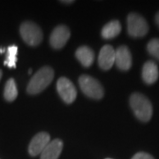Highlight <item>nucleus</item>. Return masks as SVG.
<instances>
[{
  "label": "nucleus",
  "instance_id": "obj_13",
  "mask_svg": "<svg viewBox=\"0 0 159 159\" xmlns=\"http://www.w3.org/2000/svg\"><path fill=\"white\" fill-rule=\"evenodd\" d=\"M75 56L80 61V63L85 67H89L93 64L94 59H95L94 51L88 46L79 47L75 52Z\"/></svg>",
  "mask_w": 159,
  "mask_h": 159
},
{
  "label": "nucleus",
  "instance_id": "obj_10",
  "mask_svg": "<svg viewBox=\"0 0 159 159\" xmlns=\"http://www.w3.org/2000/svg\"><path fill=\"white\" fill-rule=\"evenodd\" d=\"M98 64L102 70H109L115 64V50L111 45L102 46L98 56Z\"/></svg>",
  "mask_w": 159,
  "mask_h": 159
},
{
  "label": "nucleus",
  "instance_id": "obj_20",
  "mask_svg": "<svg viewBox=\"0 0 159 159\" xmlns=\"http://www.w3.org/2000/svg\"><path fill=\"white\" fill-rule=\"evenodd\" d=\"M62 3H65V4H70V3H74V1L73 0H71V1H61Z\"/></svg>",
  "mask_w": 159,
  "mask_h": 159
},
{
  "label": "nucleus",
  "instance_id": "obj_22",
  "mask_svg": "<svg viewBox=\"0 0 159 159\" xmlns=\"http://www.w3.org/2000/svg\"><path fill=\"white\" fill-rule=\"evenodd\" d=\"M105 159H112V158H105Z\"/></svg>",
  "mask_w": 159,
  "mask_h": 159
},
{
  "label": "nucleus",
  "instance_id": "obj_21",
  "mask_svg": "<svg viewBox=\"0 0 159 159\" xmlns=\"http://www.w3.org/2000/svg\"><path fill=\"white\" fill-rule=\"evenodd\" d=\"M2 74H3V73H2V71L0 70V80H1V78H2Z\"/></svg>",
  "mask_w": 159,
  "mask_h": 159
},
{
  "label": "nucleus",
  "instance_id": "obj_19",
  "mask_svg": "<svg viewBox=\"0 0 159 159\" xmlns=\"http://www.w3.org/2000/svg\"><path fill=\"white\" fill-rule=\"evenodd\" d=\"M155 20H156V23H157V25L158 26L159 28V11L156 14V17H155Z\"/></svg>",
  "mask_w": 159,
  "mask_h": 159
},
{
  "label": "nucleus",
  "instance_id": "obj_18",
  "mask_svg": "<svg viewBox=\"0 0 159 159\" xmlns=\"http://www.w3.org/2000/svg\"><path fill=\"white\" fill-rule=\"evenodd\" d=\"M132 159H155L151 156V155H149V154L146 153V152H138L136 153L133 157Z\"/></svg>",
  "mask_w": 159,
  "mask_h": 159
},
{
  "label": "nucleus",
  "instance_id": "obj_12",
  "mask_svg": "<svg viewBox=\"0 0 159 159\" xmlns=\"http://www.w3.org/2000/svg\"><path fill=\"white\" fill-rule=\"evenodd\" d=\"M63 149V142L59 139L51 141L41 153V159H58Z\"/></svg>",
  "mask_w": 159,
  "mask_h": 159
},
{
  "label": "nucleus",
  "instance_id": "obj_14",
  "mask_svg": "<svg viewBox=\"0 0 159 159\" xmlns=\"http://www.w3.org/2000/svg\"><path fill=\"white\" fill-rule=\"evenodd\" d=\"M121 32V24L119 20H111L102 29V36L104 39H112Z\"/></svg>",
  "mask_w": 159,
  "mask_h": 159
},
{
  "label": "nucleus",
  "instance_id": "obj_8",
  "mask_svg": "<svg viewBox=\"0 0 159 159\" xmlns=\"http://www.w3.org/2000/svg\"><path fill=\"white\" fill-rule=\"evenodd\" d=\"M51 142V137L49 134L42 132L37 134L32 141L30 142L29 146V152L32 157H35L37 155H41L43 150L45 148V147Z\"/></svg>",
  "mask_w": 159,
  "mask_h": 159
},
{
  "label": "nucleus",
  "instance_id": "obj_16",
  "mask_svg": "<svg viewBox=\"0 0 159 159\" xmlns=\"http://www.w3.org/2000/svg\"><path fill=\"white\" fill-rule=\"evenodd\" d=\"M17 53H18L17 46L11 45L8 47L6 60H5V65L7 66L9 68H14V67L16 66Z\"/></svg>",
  "mask_w": 159,
  "mask_h": 159
},
{
  "label": "nucleus",
  "instance_id": "obj_9",
  "mask_svg": "<svg viewBox=\"0 0 159 159\" xmlns=\"http://www.w3.org/2000/svg\"><path fill=\"white\" fill-rule=\"evenodd\" d=\"M115 64L121 71H128L132 66V55L125 45L119 46L115 51Z\"/></svg>",
  "mask_w": 159,
  "mask_h": 159
},
{
  "label": "nucleus",
  "instance_id": "obj_3",
  "mask_svg": "<svg viewBox=\"0 0 159 159\" xmlns=\"http://www.w3.org/2000/svg\"><path fill=\"white\" fill-rule=\"evenodd\" d=\"M127 32L132 37H143L148 32V22L142 15L132 12L127 16Z\"/></svg>",
  "mask_w": 159,
  "mask_h": 159
},
{
  "label": "nucleus",
  "instance_id": "obj_11",
  "mask_svg": "<svg viewBox=\"0 0 159 159\" xmlns=\"http://www.w3.org/2000/svg\"><path fill=\"white\" fill-rule=\"evenodd\" d=\"M142 77L143 81L148 85H152L156 83L159 77L157 65L152 60L147 61L142 66Z\"/></svg>",
  "mask_w": 159,
  "mask_h": 159
},
{
  "label": "nucleus",
  "instance_id": "obj_1",
  "mask_svg": "<svg viewBox=\"0 0 159 159\" xmlns=\"http://www.w3.org/2000/svg\"><path fill=\"white\" fill-rule=\"evenodd\" d=\"M130 106L137 119L148 122L153 114V107L147 97L141 93H134L130 97Z\"/></svg>",
  "mask_w": 159,
  "mask_h": 159
},
{
  "label": "nucleus",
  "instance_id": "obj_5",
  "mask_svg": "<svg viewBox=\"0 0 159 159\" xmlns=\"http://www.w3.org/2000/svg\"><path fill=\"white\" fill-rule=\"evenodd\" d=\"M79 84L82 92L87 97L93 99H101L103 97V89L97 80L89 75H81L79 78Z\"/></svg>",
  "mask_w": 159,
  "mask_h": 159
},
{
  "label": "nucleus",
  "instance_id": "obj_7",
  "mask_svg": "<svg viewBox=\"0 0 159 159\" xmlns=\"http://www.w3.org/2000/svg\"><path fill=\"white\" fill-rule=\"evenodd\" d=\"M70 38V30L65 25H59L52 31L50 37V43L53 49H61Z\"/></svg>",
  "mask_w": 159,
  "mask_h": 159
},
{
  "label": "nucleus",
  "instance_id": "obj_4",
  "mask_svg": "<svg viewBox=\"0 0 159 159\" xmlns=\"http://www.w3.org/2000/svg\"><path fill=\"white\" fill-rule=\"evenodd\" d=\"M20 33L24 42L29 46H36L43 40V32L34 22L25 21L20 25Z\"/></svg>",
  "mask_w": 159,
  "mask_h": 159
},
{
  "label": "nucleus",
  "instance_id": "obj_2",
  "mask_svg": "<svg viewBox=\"0 0 159 159\" xmlns=\"http://www.w3.org/2000/svg\"><path fill=\"white\" fill-rule=\"evenodd\" d=\"M54 78V71L50 66H43L30 80L27 91L29 95H36L44 90Z\"/></svg>",
  "mask_w": 159,
  "mask_h": 159
},
{
  "label": "nucleus",
  "instance_id": "obj_17",
  "mask_svg": "<svg viewBox=\"0 0 159 159\" xmlns=\"http://www.w3.org/2000/svg\"><path fill=\"white\" fill-rule=\"evenodd\" d=\"M147 51L150 56L159 60V38H153L148 42Z\"/></svg>",
  "mask_w": 159,
  "mask_h": 159
},
{
  "label": "nucleus",
  "instance_id": "obj_6",
  "mask_svg": "<svg viewBox=\"0 0 159 159\" xmlns=\"http://www.w3.org/2000/svg\"><path fill=\"white\" fill-rule=\"evenodd\" d=\"M57 90L63 101L72 103L77 97V91L73 82L66 77L59 78L57 82Z\"/></svg>",
  "mask_w": 159,
  "mask_h": 159
},
{
  "label": "nucleus",
  "instance_id": "obj_15",
  "mask_svg": "<svg viewBox=\"0 0 159 159\" xmlns=\"http://www.w3.org/2000/svg\"><path fill=\"white\" fill-rule=\"evenodd\" d=\"M18 96V89L14 80L11 78L6 81L4 91V97L6 101L12 102L16 99Z\"/></svg>",
  "mask_w": 159,
  "mask_h": 159
}]
</instances>
